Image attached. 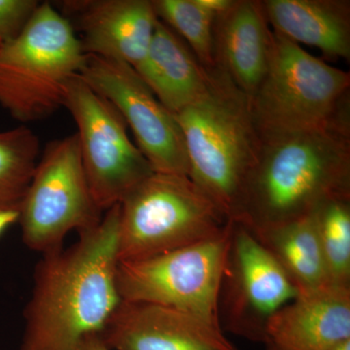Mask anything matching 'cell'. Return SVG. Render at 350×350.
I'll return each instance as SVG.
<instances>
[{
	"label": "cell",
	"mask_w": 350,
	"mask_h": 350,
	"mask_svg": "<svg viewBox=\"0 0 350 350\" xmlns=\"http://www.w3.org/2000/svg\"><path fill=\"white\" fill-rule=\"evenodd\" d=\"M80 77L118 110L154 172L188 176L180 126L130 64L86 55Z\"/></svg>",
	"instance_id": "8fae6325"
},
{
	"label": "cell",
	"mask_w": 350,
	"mask_h": 350,
	"mask_svg": "<svg viewBox=\"0 0 350 350\" xmlns=\"http://www.w3.org/2000/svg\"><path fill=\"white\" fill-rule=\"evenodd\" d=\"M38 157V137L27 126L0 133V211H20Z\"/></svg>",
	"instance_id": "d6986e66"
},
{
	"label": "cell",
	"mask_w": 350,
	"mask_h": 350,
	"mask_svg": "<svg viewBox=\"0 0 350 350\" xmlns=\"http://www.w3.org/2000/svg\"><path fill=\"white\" fill-rule=\"evenodd\" d=\"M119 204L69 247L42 255L25 306L20 350H78L122 301L117 287Z\"/></svg>",
	"instance_id": "6da1fadb"
},
{
	"label": "cell",
	"mask_w": 350,
	"mask_h": 350,
	"mask_svg": "<svg viewBox=\"0 0 350 350\" xmlns=\"http://www.w3.org/2000/svg\"><path fill=\"white\" fill-rule=\"evenodd\" d=\"M63 5L81 31L85 54L133 68L144 59L159 21L150 0H76Z\"/></svg>",
	"instance_id": "4fadbf2b"
},
{
	"label": "cell",
	"mask_w": 350,
	"mask_h": 350,
	"mask_svg": "<svg viewBox=\"0 0 350 350\" xmlns=\"http://www.w3.org/2000/svg\"><path fill=\"white\" fill-rule=\"evenodd\" d=\"M231 230L232 221L217 238L148 259L119 262L117 287L122 300L167 306L221 325L219 294Z\"/></svg>",
	"instance_id": "ba28073f"
},
{
	"label": "cell",
	"mask_w": 350,
	"mask_h": 350,
	"mask_svg": "<svg viewBox=\"0 0 350 350\" xmlns=\"http://www.w3.org/2000/svg\"><path fill=\"white\" fill-rule=\"evenodd\" d=\"M19 211H0V237L9 227L19 222Z\"/></svg>",
	"instance_id": "cb8c5ba5"
},
{
	"label": "cell",
	"mask_w": 350,
	"mask_h": 350,
	"mask_svg": "<svg viewBox=\"0 0 350 350\" xmlns=\"http://www.w3.org/2000/svg\"><path fill=\"white\" fill-rule=\"evenodd\" d=\"M103 213L88 184L77 135L46 145L20 207L25 245L42 255L62 250L69 232L93 229Z\"/></svg>",
	"instance_id": "52a82bcc"
},
{
	"label": "cell",
	"mask_w": 350,
	"mask_h": 350,
	"mask_svg": "<svg viewBox=\"0 0 350 350\" xmlns=\"http://www.w3.org/2000/svg\"><path fill=\"white\" fill-rule=\"evenodd\" d=\"M133 68L174 114L199 100L208 85V69L161 20L157 23L146 55Z\"/></svg>",
	"instance_id": "2e32d148"
},
{
	"label": "cell",
	"mask_w": 350,
	"mask_h": 350,
	"mask_svg": "<svg viewBox=\"0 0 350 350\" xmlns=\"http://www.w3.org/2000/svg\"><path fill=\"white\" fill-rule=\"evenodd\" d=\"M159 20L187 42L202 66H215L214 23L216 16L197 0H152Z\"/></svg>",
	"instance_id": "44dd1931"
},
{
	"label": "cell",
	"mask_w": 350,
	"mask_h": 350,
	"mask_svg": "<svg viewBox=\"0 0 350 350\" xmlns=\"http://www.w3.org/2000/svg\"><path fill=\"white\" fill-rule=\"evenodd\" d=\"M2 44H3V42H2L1 40H0V47H1Z\"/></svg>",
	"instance_id": "83f0119b"
},
{
	"label": "cell",
	"mask_w": 350,
	"mask_h": 350,
	"mask_svg": "<svg viewBox=\"0 0 350 350\" xmlns=\"http://www.w3.org/2000/svg\"><path fill=\"white\" fill-rule=\"evenodd\" d=\"M40 2L36 0H0V40H12L29 24Z\"/></svg>",
	"instance_id": "7402d4cb"
},
{
	"label": "cell",
	"mask_w": 350,
	"mask_h": 350,
	"mask_svg": "<svg viewBox=\"0 0 350 350\" xmlns=\"http://www.w3.org/2000/svg\"><path fill=\"white\" fill-rule=\"evenodd\" d=\"M78 350H110L101 340L98 334L88 336L80 345Z\"/></svg>",
	"instance_id": "d4e9b609"
},
{
	"label": "cell",
	"mask_w": 350,
	"mask_h": 350,
	"mask_svg": "<svg viewBox=\"0 0 350 350\" xmlns=\"http://www.w3.org/2000/svg\"><path fill=\"white\" fill-rule=\"evenodd\" d=\"M86 61L68 19L43 2L17 38L0 47V107L29 123L64 107L66 88Z\"/></svg>",
	"instance_id": "5b68a950"
},
{
	"label": "cell",
	"mask_w": 350,
	"mask_h": 350,
	"mask_svg": "<svg viewBox=\"0 0 350 350\" xmlns=\"http://www.w3.org/2000/svg\"><path fill=\"white\" fill-rule=\"evenodd\" d=\"M119 208V262L217 238L231 223L184 175L153 172L131 189Z\"/></svg>",
	"instance_id": "8992f818"
},
{
	"label": "cell",
	"mask_w": 350,
	"mask_h": 350,
	"mask_svg": "<svg viewBox=\"0 0 350 350\" xmlns=\"http://www.w3.org/2000/svg\"><path fill=\"white\" fill-rule=\"evenodd\" d=\"M266 350H278L276 347H273L271 345H266Z\"/></svg>",
	"instance_id": "4316f807"
},
{
	"label": "cell",
	"mask_w": 350,
	"mask_h": 350,
	"mask_svg": "<svg viewBox=\"0 0 350 350\" xmlns=\"http://www.w3.org/2000/svg\"><path fill=\"white\" fill-rule=\"evenodd\" d=\"M273 31L317 48L332 59H350L349 0H264Z\"/></svg>",
	"instance_id": "e0dca14e"
},
{
	"label": "cell",
	"mask_w": 350,
	"mask_h": 350,
	"mask_svg": "<svg viewBox=\"0 0 350 350\" xmlns=\"http://www.w3.org/2000/svg\"><path fill=\"white\" fill-rule=\"evenodd\" d=\"M98 336L110 350H239L219 324L142 301L122 300Z\"/></svg>",
	"instance_id": "7c38bea8"
},
{
	"label": "cell",
	"mask_w": 350,
	"mask_h": 350,
	"mask_svg": "<svg viewBox=\"0 0 350 350\" xmlns=\"http://www.w3.org/2000/svg\"><path fill=\"white\" fill-rule=\"evenodd\" d=\"M266 333V345L278 350H330L349 340L350 287L299 294L269 319Z\"/></svg>",
	"instance_id": "5bb4252c"
},
{
	"label": "cell",
	"mask_w": 350,
	"mask_h": 350,
	"mask_svg": "<svg viewBox=\"0 0 350 350\" xmlns=\"http://www.w3.org/2000/svg\"><path fill=\"white\" fill-rule=\"evenodd\" d=\"M251 232L280 265L298 295L329 285L313 213Z\"/></svg>",
	"instance_id": "ac0fdd59"
},
{
	"label": "cell",
	"mask_w": 350,
	"mask_h": 350,
	"mask_svg": "<svg viewBox=\"0 0 350 350\" xmlns=\"http://www.w3.org/2000/svg\"><path fill=\"white\" fill-rule=\"evenodd\" d=\"M208 69L206 91L176 113L185 142L188 177L230 221L238 217L244 186L261 138L250 98L219 66Z\"/></svg>",
	"instance_id": "3957f363"
},
{
	"label": "cell",
	"mask_w": 350,
	"mask_h": 350,
	"mask_svg": "<svg viewBox=\"0 0 350 350\" xmlns=\"http://www.w3.org/2000/svg\"><path fill=\"white\" fill-rule=\"evenodd\" d=\"M313 216L329 284L350 287V198L328 200Z\"/></svg>",
	"instance_id": "ffe728a7"
},
{
	"label": "cell",
	"mask_w": 350,
	"mask_h": 350,
	"mask_svg": "<svg viewBox=\"0 0 350 350\" xmlns=\"http://www.w3.org/2000/svg\"><path fill=\"white\" fill-rule=\"evenodd\" d=\"M64 107L77 126L83 167L92 194L101 211H107L153 170L131 142L118 110L79 75L68 83Z\"/></svg>",
	"instance_id": "9c48e42d"
},
{
	"label": "cell",
	"mask_w": 350,
	"mask_h": 350,
	"mask_svg": "<svg viewBox=\"0 0 350 350\" xmlns=\"http://www.w3.org/2000/svg\"><path fill=\"white\" fill-rule=\"evenodd\" d=\"M338 198H350V118L262 138L234 221L251 231L268 229Z\"/></svg>",
	"instance_id": "7a4b0ae2"
},
{
	"label": "cell",
	"mask_w": 350,
	"mask_h": 350,
	"mask_svg": "<svg viewBox=\"0 0 350 350\" xmlns=\"http://www.w3.org/2000/svg\"><path fill=\"white\" fill-rule=\"evenodd\" d=\"M298 296L284 271L248 228L232 221L220 294L221 326L251 342L267 344V325Z\"/></svg>",
	"instance_id": "30bf717a"
},
{
	"label": "cell",
	"mask_w": 350,
	"mask_h": 350,
	"mask_svg": "<svg viewBox=\"0 0 350 350\" xmlns=\"http://www.w3.org/2000/svg\"><path fill=\"white\" fill-rule=\"evenodd\" d=\"M271 36L258 0H236L214 23L215 64L250 100L268 68Z\"/></svg>",
	"instance_id": "9a60e30c"
},
{
	"label": "cell",
	"mask_w": 350,
	"mask_h": 350,
	"mask_svg": "<svg viewBox=\"0 0 350 350\" xmlns=\"http://www.w3.org/2000/svg\"><path fill=\"white\" fill-rule=\"evenodd\" d=\"M330 350H350V338L334 347Z\"/></svg>",
	"instance_id": "484cf974"
},
{
	"label": "cell",
	"mask_w": 350,
	"mask_h": 350,
	"mask_svg": "<svg viewBox=\"0 0 350 350\" xmlns=\"http://www.w3.org/2000/svg\"><path fill=\"white\" fill-rule=\"evenodd\" d=\"M197 1L200 5L217 17L221 14L227 12L234 5L236 0H197Z\"/></svg>",
	"instance_id": "603a6c76"
},
{
	"label": "cell",
	"mask_w": 350,
	"mask_h": 350,
	"mask_svg": "<svg viewBox=\"0 0 350 350\" xmlns=\"http://www.w3.org/2000/svg\"><path fill=\"white\" fill-rule=\"evenodd\" d=\"M349 72L271 29L268 68L250 98L260 138L317 130L350 118Z\"/></svg>",
	"instance_id": "277c9868"
}]
</instances>
